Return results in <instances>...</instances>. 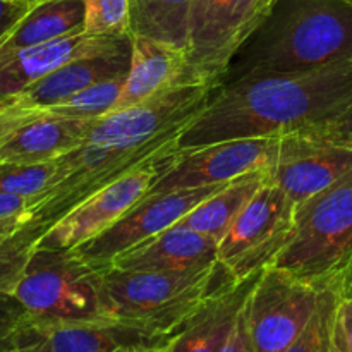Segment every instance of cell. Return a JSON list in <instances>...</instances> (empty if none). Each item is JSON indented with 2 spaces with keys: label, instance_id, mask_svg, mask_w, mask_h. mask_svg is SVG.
Instances as JSON below:
<instances>
[{
  "label": "cell",
  "instance_id": "30bf717a",
  "mask_svg": "<svg viewBox=\"0 0 352 352\" xmlns=\"http://www.w3.org/2000/svg\"><path fill=\"white\" fill-rule=\"evenodd\" d=\"M177 151L172 150L158 155L157 158L140 165L124 177L86 198L81 205L72 208L50 227L40 237L34 250L72 251L105 232L148 195L151 186L170 167Z\"/></svg>",
  "mask_w": 352,
  "mask_h": 352
},
{
  "label": "cell",
  "instance_id": "ffe728a7",
  "mask_svg": "<svg viewBox=\"0 0 352 352\" xmlns=\"http://www.w3.org/2000/svg\"><path fill=\"white\" fill-rule=\"evenodd\" d=\"M258 275L248 280L227 282L177 332L157 344L158 352L222 351Z\"/></svg>",
  "mask_w": 352,
  "mask_h": 352
},
{
  "label": "cell",
  "instance_id": "603a6c76",
  "mask_svg": "<svg viewBox=\"0 0 352 352\" xmlns=\"http://www.w3.org/2000/svg\"><path fill=\"white\" fill-rule=\"evenodd\" d=\"M267 182L268 168L248 172L230 181L226 188L196 206L181 220V223L220 243L248 203Z\"/></svg>",
  "mask_w": 352,
  "mask_h": 352
},
{
  "label": "cell",
  "instance_id": "ba28073f",
  "mask_svg": "<svg viewBox=\"0 0 352 352\" xmlns=\"http://www.w3.org/2000/svg\"><path fill=\"white\" fill-rule=\"evenodd\" d=\"M298 208L268 175L219 243V263L234 280H248L272 265L291 241Z\"/></svg>",
  "mask_w": 352,
  "mask_h": 352
},
{
  "label": "cell",
  "instance_id": "d590c367",
  "mask_svg": "<svg viewBox=\"0 0 352 352\" xmlns=\"http://www.w3.org/2000/svg\"><path fill=\"white\" fill-rule=\"evenodd\" d=\"M34 109H21L0 102V141L33 116Z\"/></svg>",
  "mask_w": 352,
  "mask_h": 352
},
{
  "label": "cell",
  "instance_id": "8d00e7d4",
  "mask_svg": "<svg viewBox=\"0 0 352 352\" xmlns=\"http://www.w3.org/2000/svg\"><path fill=\"white\" fill-rule=\"evenodd\" d=\"M110 352H158V346L146 342H124Z\"/></svg>",
  "mask_w": 352,
  "mask_h": 352
},
{
  "label": "cell",
  "instance_id": "5bb4252c",
  "mask_svg": "<svg viewBox=\"0 0 352 352\" xmlns=\"http://www.w3.org/2000/svg\"><path fill=\"white\" fill-rule=\"evenodd\" d=\"M351 170L352 148L298 131L278 138L268 175L301 206Z\"/></svg>",
  "mask_w": 352,
  "mask_h": 352
},
{
  "label": "cell",
  "instance_id": "8992f818",
  "mask_svg": "<svg viewBox=\"0 0 352 352\" xmlns=\"http://www.w3.org/2000/svg\"><path fill=\"white\" fill-rule=\"evenodd\" d=\"M12 294L31 320L110 323L100 272L71 251L34 250Z\"/></svg>",
  "mask_w": 352,
  "mask_h": 352
},
{
  "label": "cell",
  "instance_id": "ab89813d",
  "mask_svg": "<svg viewBox=\"0 0 352 352\" xmlns=\"http://www.w3.org/2000/svg\"><path fill=\"white\" fill-rule=\"evenodd\" d=\"M347 2H351V3H352V0H347Z\"/></svg>",
  "mask_w": 352,
  "mask_h": 352
},
{
  "label": "cell",
  "instance_id": "5b68a950",
  "mask_svg": "<svg viewBox=\"0 0 352 352\" xmlns=\"http://www.w3.org/2000/svg\"><path fill=\"white\" fill-rule=\"evenodd\" d=\"M272 265L322 285L352 270V170L299 206L291 241Z\"/></svg>",
  "mask_w": 352,
  "mask_h": 352
},
{
  "label": "cell",
  "instance_id": "6da1fadb",
  "mask_svg": "<svg viewBox=\"0 0 352 352\" xmlns=\"http://www.w3.org/2000/svg\"><path fill=\"white\" fill-rule=\"evenodd\" d=\"M352 102V62L227 82L179 136V150L280 138L330 122Z\"/></svg>",
  "mask_w": 352,
  "mask_h": 352
},
{
  "label": "cell",
  "instance_id": "2e32d148",
  "mask_svg": "<svg viewBox=\"0 0 352 352\" xmlns=\"http://www.w3.org/2000/svg\"><path fill=\"white\" fill-rule=\"evenodd\" d=\"M217 263L219 241L179 222L120 253L109 267L129 272L188 274Z\"/></svg>",
  "mask_w": 352,
  "mask_h": 352
},
{
  "label": "cell",
  "instance_id": "9c48e42d",
  "mask_svg": "<svg viewBox=\"0 0 352 352\" xmlns=\"http://www.w3.org/2000/svg\"><path fill=\"white\" fill-rule=\"evenodd\" d=\"M329 284L305 280L274 265L263 268L246 299L253 352L287 351L308 325Z\"/></svg>",
  "mask_w": 352,
  "mask_h": 352
},
{
  "label": "cell",
  "instance_id": "d4e9b609",
  "mask_svg": "<svg viewBox=\"0 0 352 352\" xmlns=\"http://www.w3.org/2000/svg\"><path fill=\"white\" fill-rule=\"evenodd\" d=\"M349 294H352V270L340 274L323 289L308 325L285 352H332L337 309Z\"/></svg>",
  "mask_w": 352,
  "mask_h": 352
},
{
  "label": "cell",
  "instance_id": "4dcf8cb0",
  "mask_svg": "<svg viewBox=\"0 0 352 352\" xmlns=\"http://www.w3.org/2000/svg\"><path fill=\"white\" fill-rule=\"evenodd\" d=\"M36 3L38 0H0V43Z\"/></svg>",
  "mask_w": 352,
  "mask_h": 352
},
{
  "label": "cell",
  "instance_id": "cb8c5ba5",
  "mask_svg": "<svg viewBox=\"0 0 352 352\" xmlns=\"http://www.w3.org/2000/svg\"><path fill=\"white\" fill-rule=\"evenodd\" d=\"M192 0H129L131 34L188 50Z\"/></svg>",
  "mask_w": 352,
  "mask_h": 352
},
{
  "label": "cell",
  "instance_id": "1f68e13d",
  "mask_svg": "<svg viewBox=\"0 0 352 352\" xmlns=\"http://www.w3.org/2000/svg\"><path fill=\"white\" fill-rule=\"evenodd\" d=\"M26 318V309L17 301L16 296L0 292V339H7Z\"/></svg>",
  "mask_w": 352,
  "mask_h": 352
},
{
  "label": "cell",
  "instance_id": "4fadbf2b",
  "mask_svg": "<svg viewBox=\"0 0 352 352\" xmlns=\"http://www.w3.org/2000/svg\"><path fill=\"white\" fill-rule=\"evenodd\" d=\"M277 146L278 138H248L179 150L146 196L223 184L248 172L268 168Z\"/></svg>",
  "mask_w": 352,
  "mask_h": 352
},
{
  "label": "cell",
  "instance_id": "f1b7e54d",
  "mask_svg": "<svg viewBox=\"0 0 352 352\" xmlns=\"http://www.w3.org/2000/svg\"><path fill=\"white\" fill-rule=\"evenodd\" d=\"M85 33L131 34L129 0H85Z\"/></svg>",
  "mask_w": 352,
  "mask_h": 352
},
{
  "label": "cell",
  "instance_id": "3957f363",
  "mask_svg": "<svg viewBox=\"0 0 352 352\" xmlns=\"http://www.w3.org/2000/svg\"><path fill=\"white\" fill-rule=\"evenodd\" d=\"M98 272L105 318L146 344L168 339L227 282L234 280L227 275L219 282L223 272L220 263L188 274L112 267Z\"/></svg>",
  "mask_w": 352,
  "mask_h": 352
},
{
  "label": "cell",
  "instance_id": "44dd1931",
  "mask_svg": "<svg viewBox=\"0 0 352 352\" xmlns=\"http://www.w3.org/2000/svg\"><path fill=\"white\" fill-rule=\"evenodd\" d=\"M181 82H191L186 50L151 38L133 36L129 72L112 112L138 105Z\"/></svg>",
  "mask_w": 352,
  "mask_h": 352
},
{
  "label": "cell",
  "instance_id": "d6986e66",
  "mask_svg": "<svg viewBox=\"0 0 352 352\" xmlns=\"http://www.w3.org/2000/svg\"><path fill=\"white\" fill-rule=\"evenodd\" d=\"M7 352H110L124 342H141L110 323L43 322L28 316L6 339Z\"/></svg>",
  "mask_w": 352,
  "mask_h": 352
},
{
  "label": "cell",
  "instance_id": "74e56055",
  "mask_svg": "<svg viewBox=\"0 0 352 352\" xmlns=\"http://www.w3.org/2000/svg\"><path fill=\"white\" fill-rule=\"evenodd\" d=\"M0 352H7L6 339H0Z\"/></svg>",
  "mask_w": 352,
  "mask_h": 352
},
{
  "label": "cell",
  "instance_id": "484cf974",
  "mask_svg": "<svg viewBox=\"0 0 352 352\" xmlns=\"http://www.w3.org/2000/svg\"><path fill=\"white\" fill-rule=\"evenodd\" d=\"M38 241L26 217L0 220V292L12 294Z\"/></svg>",
  "mask_w": 352,
  "mask_h": 352
},
{
  "label": "cell",
  "instance_id": "277c9868",
  "mask_svg": "<svg viewBox=\"0 0 352 352\" xmlns=\"http://www.w3.org/2000/svg\"><path fill=\"white\" fill-rule=\"evenodd\" d=\"M186 127L165 131L153 140L136 144H81L57 158L54 182L48 191L38 196L36 205L28 213V226L41 237L100 189L158 155L179 150V136Z\"/></svg>",
  "mask_w": 352,
  "mask_h": 352
},
{
  "label": "cell",
  "instance_id": "9a60e30c",
  "mask_svg": "<svg viewBox=\"0 0 352 352\" xmlns=\"http://www.w3.org/2000/svg\"><path fill=\"white\" fill-rule=\"evenodd\" d=\"M133 34L78 33L47 43L0 54V98L23 91L55 69L76 60L116 50L129 43Z\"/></svg>",
  "mask_w": 352,
  "mask_h": 352
},
{
  "label": "cell",
  "instance_id": "d6a6232c",
  "mask_svg": "<svg viewBox=\"0 0 352 352\" xmlns=\"http://www.w3.org/2000/svg\"><path fill=\"white\" fill-rule=\"evenodd\" d=\"M333 342L342 352H352V294L346 296L337 309Z\"/></svg>",
  "mask_w": 352,
  "mask_h": 352
},
{
  "label": "cell",
  "instance_id": "f546056e",
  "mask_svg": "<svg viewBox=\"0 0 352 352\" xmlns=\"http://www.w3.org/2000/svg\"><path fill=\"white\" fill-rule=\"evenodd\" d=\"M302 131L323 138V140L333 141V143L337 144H342V146L352 148V102L340 116H337L336 119H332L330 122L323 124V126L320 127Z\"/></svg>",
  "mask_w": 352,
  "mask_h": 352
},
{
  "label": "cell",
  "instance_id": "7c38bea8",
  "mask_svg": "<svg viewBox=\"0 0 352 352\" xmlns=\"http://www.w3.org/2000/svg\"><path fill=\"white\" fill-rule=\"evenodd\" d=\"M227 184L229 182L144 196L119 222L71 253L95 270H103L120 253L181 222L189 212Z\"/></svg>",
  "mask_w": 352,
  "mask_h": 352
},
{
  "label": "cell",
  "instance_id": "f35d334b",
  "mask_svg": "<svg viewBox=\"0 0 352 352\" xmlns=\"http://www.w3.org/2000/svg\"><path fill=\"white\" fill-rule=\"evenodd\" d=\"M332 352H342V351H340V349H339V347H337V346H336V342H333V349H332Z\"/></svg>",
  "mask_w": 352,
  "mask_h": 352
},
{
  "label": "cell",
  "instance_id": "7402d4cb",
  "mask_svg": "<svg viewBox=\"0 0 352 352\" xmlns=\"http://www.w3.org/2000/svg\"><path fill=\"white\" fill-rule=\"evenodd\" d=\"M85 31V0H43L38 2L24 19L0 43V54Z\"/></svg>",
  "mask_w": 352,
  "mask_h": 352
},
{
  "label": "cell",
  "instance_id": "4316f807",
  "mask_svg": "<svg viewBox=\"0 0 352 352\" xmlns=\"http://www.w3.org/2000/svg\"><path fill=\"white\" fill-rule=\"evenodd\" d=\"M124 81H126V76L105 79V81H100L96 85L88 86L82 91L76 93L58 105L40 110L64 117H82V119L102 117L112 112V109L116 107Z\"/></svg>",
  "mask_w": 352,
  "mask_h": 352
},
{
  "label": "cell",
  "instance_id": "8fae6325",
  "mask_svg": "<svg viewBox=\"0 0 352 352\" xmlns=\"http://www.w3.org/2000/svg\"><path fill=\"white\" fill-rule=\"evenodd\" d=\"M215 89L203 82H181L138 105L96 117L82 144L144 143L165 131L189 126Z\"/></svg>",
  "mask_w": 352,
  "mask_h": 352
},
{
  "label": "cell",
  "instance_id": "7a4b0ae2",
  "mask_svg": "<svg viewBox=\"0 0 352 352\" xmlns=\"http://www.w3.org/2000/svg\"><path fill=\"white\" fill-rule=\"evenodd\" d=\"M352 62V3L277 0L234 55L222 85L248 76L287 74Z\"/></svg>",
  "mask_w": 352,
  "mask_h": 352
},
{
  "label": "cell",
  "instance_id": "836d02e7",
  "mask_svg": "<svg viewBox=\"0 0 352 352\" xmlns=\"http://www.w3.org/2000/svg\"><path fill=\"white\" fill-rule=\"evenodd\" d=\"M220 352H253V342H251L250 327H248L246 302H244L243 309H241L239 316H237L236 325H234L226 346L222 347Z\"/></svg>",
  "mask_w": 352,
  "mask_h": 352
},
{
  "label": "cell",
  "instance_id": "52a82bcc",
  "mask_svg": "<svg viewBox=\"0 0 352 352\" xmlns=\"http://www.w3.org/2000/svg\"><path fill=\"white\" fill-rule=\"evenodd\" d=\"M277 0H192L188 78L220 88L239 48L261 26Z\"/></svg>",
  "mask_w": 352,
  "mask_h": 352
},
{
  "label": "cell",
  "instance_id": "83f0119b",
  "mask_svg": "<svg viewBox=\"0 0 352 352\" xmlns=\"http://www.w3.org/2000/svg\"><path fill=\"white\" fill-rule=\"evenodd\" d=\"M57 160L43 164H2L0 165V191L19 196H40L54 182Z\"/></svg>",
  "mask_w": 352,
  "mask_h": 352
},
{
  "label": "cell",
  "instance_id": "ac0fdd59",
  "mask_svg": "<svg viewBox=\"0 0 352 352\" xmlns=\"http://www.w3.org/2000/svg\"><path fill=\"white\" fill-rule=\"evenodd\" d=\"M93 119L54 116L34 109L33 116L0 141L2 164H43L81 146Z\"/></svg>",
  "mask_w": 352,
  "mask_h": 352
},
{
  "label": "cell",
  "instance_id": "e0dca14e",
  "mask_svg": "<svg viewBox=\"0 0 352 352\" xmlns=\"http://www.w3.org/2000/svg\"><path fill=\"white\" fill-rule=\"evenodd\" d=\"M131 50H133V40L105 54L76 58L34 81L23 91L7 98H0V102L21 109H50L88 86L105 79L127 76L131 65Z\"/></svg>",
  "mask_w": 352,
  "mask_h": 352
},
{
  "label": "cell",
  "instance_id": "60d3db41",
  "mask_svg": "<svg viewBox=\"0 0 352 352\" xmlns=\"http://www.w3.org/2000/svg\"><path fill=\"white\" fill-rule=\"evenodd\" d=\"M38 2H43V0H38Z\"/></svg>",
  "mask_w": 352,
  "mask_h": 352
},
{
  "label": "cell",
  "instance_id": "e575fe53",
  "mask_svg": "<svg viewBox=\"0 0 352 352\" xmlns=\"http://www.w3.org/2000/svg\"><path fill=\"white\" fill-rule=\"evenodd\" d=\"M38 196H19L10 195V192L0 191V220L17 219V217H26L36 205Z\"/></svg>",
  "mask_w": 352,
  "mask_h": 352
}]
</instances>
